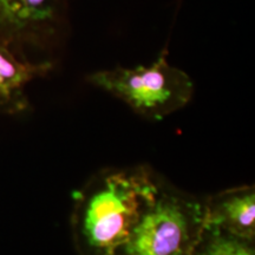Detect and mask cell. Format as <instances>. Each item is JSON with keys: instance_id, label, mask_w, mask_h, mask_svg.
Listing matches in <instances>:
<instances>
[{"instance_id": "cell-7", "label": "cell", "mask_w": 255, "mask_h": 255, "mask_svg": "<svg viewBox=\"0 0 255 255\" xmlns=\"http://www.w3.org/2000/svg\"><path fill=\"white\" fill-rule=\"evenodd\" d=\"M191 255H255L254 240L205 225Z\"/></svg>"}, {"instance_id": "cell-2", "label": "cell", "mask_w": 255, "mask_h": 255, "mask_svg": "<svg viewBox=\"0 0 255 255\" xmlns=\"http://www.w3.org/2000/svg\"><path fill=\"white\" fill-rule=\"evenodd\" d=\"M205 225V201L159 181L155 197L113 255H191Z\"/></svg>"}, {"instance_id": "cell-6", "label": "cell", "mask_w": 255, "mask_h": 255, "mask_svg": "<svg viewBox=\"0 0 255 255\" xmlns=\"http://www.w3.org/2000/svg\"><path fill=\"white\" fill-rule=\"evenodd\" d=\"M206 225L238 237L255 239V188L237 187L220 191L205 201Z\"/></svg>"}, {"instance_id": "cell-3", "label": "cell", "mask_w": 255, "mask_h": 255, "mask_svg": "<svg viewBox=\"0 0 255 255\" xmlns=\"http://www.w3.org/2000/svg\"><path fill=\"white\" fill-rule=\"evenodd\" d=\"M167 56L164 50L148 66H116L91 73L87 81L124 102L144 119L163 120L186 107L194 94L189 76L170 65Z\"/></svg>"}, {"instance_id": "cell-1", "label": "cell", "mask_w": 255, "mask_h": 255, "mask_svg": "<svg viewBox=\"0 0 255 255\" xmlns=\"http://www.w3.org/2000/svg\"><path fill=\"white\" fill-rule=\"evenodd\" d=\"M159 180L149 168L105 169L72 194L71 226L79 255H113L154 199Z\"/></svg>"}, {"instance_id": "cell-5", "label": "cell", "mask_w": 255, "mask_h": 255, "mask_svg": "<svg viewBox=\"0 0 255 255\" xmlns=\"http://www.w3.org/2000/svg\"><path fill=\"white\" fill-rule=\"evenodd\" d=\"M53 63H34L19 58L0 41V115L17 116L30 109L26 88L34 79L44 77Z\"/></svg>"}, {"instance_id": "cell-4", "label": "cell", "mask_w": 255, "mask_h": 255, "mask_svg": "<svg viewBox=\"0 0 255 255\" xmlns=\"http://www.w3.org/2000/svg\"><path fill=\"white\" fill-rule=\"evenodd\" d=\"M69 32L68 0H0V41L19 58L53 52Z\"/></svg>"}]
</instances>
